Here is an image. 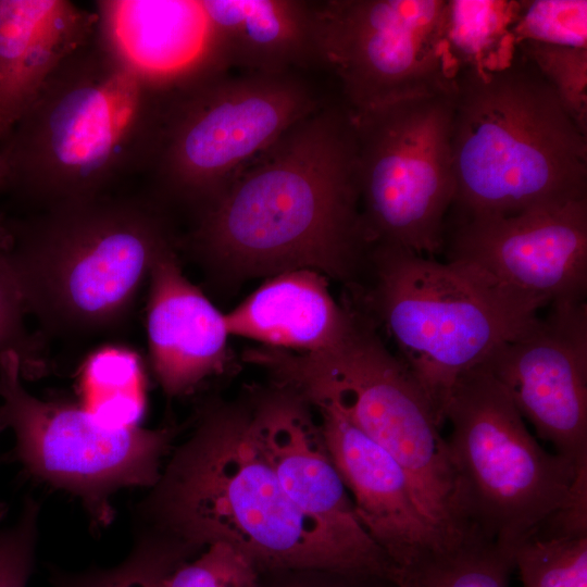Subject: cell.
Wrapping results in <instances>:
<instances>
[{"mask_svg":"<svg viewBox=\"0 0 587 587\" xmlns=\"http://www.w3.org/2000/svg\"><path fill=\"white\" fill-rule=\"evenodd\" d=\"M186 242L209 271L229 279L299 268L357 277L371 243L354 124L344 103L326 102L254 159L196 213Z\"/></svg>","mask_w":587,"mask_h":587,"instance_id":"1","label":"cell"},{"mask_svg":"<svg viewBox=\"0 0 587 587\" xmlns=\"http://www.w3.org/2000/svg\"><path fill=\"white\" fill-rule=\"evenodd\" d=\"M175 91L97 27L4 139L7 186L45 210L103 196L118 178L149 170Z\"/></svg>","mask_w":587,"mask_h":587,"instance_id":"2","label":"cell"},{"mask_svg":"<svg viewBox=\"0 0 587 587\" xmlns=\"http://www.w3.org/2000/svg\"><path fill=\"white\" fill-rule=\"evenodd\" d=\"M139 510L147 527L192 549L226 542L258 571L375 578L288 498L255 444L249 408H208Z\"/></svg>","mask_w":587,"mask_h":587,"instance_id":"3","label":"cell"},{"mask_svg":"<svg viewBox=\"0 0 587 587\" xmlns=\"http://www.w3.org/2000/svg\"><path fill=\"white\" fill-rule=\"evenodd\" d=\"M451 151L457 216L587 198V135L517 50L501 68L455 74Z\"/></svg>","mask_w":587,"mask_h":587,"instance_id":"4","label":"cell"},{"mask_svg":"<svg viewBox=\"0 0 587 587\" xmlns=\"http://www.w3.org/2000/svg\"><path fill=\"white\" fill-rule=\"evenodd\" d=\"M5 226L26 313L63 334L124 321L155 260L176 247L161 209L136 198L103 195Z\"/></svg>","mask_w":587,"mask_h":587,"instance_id":"5","label":"cell"},{"mask_svg":"<svg viewBox=\"0 0 587 587\" xmlns=\"http://www.w3.org/2000/svg\"><path fill=\"white\" fill-rule=\"evenodd\" d=\"M247 360L310 405L338 411L387 451L410 476L426 516L446 539L453 541L467 530L441 425L371 317L354 312L346 336L324 351L297 353L262 347L249 350Z\"/></svg>","mask_w":587,"mask_h":587,"instance_id":"6","label":"cell"},{"mask_svg":"<svg viewBox=\"0 0 587 587\" xmlns=\"http://www.w3.org/2000/svg\"><path fill=\"white\" fill-rule=\"evenodd\" d=\"M366 303L442 426L455 383L538 319L542 308L513 297L453 262L372 245Z\"/></svg>","mask_w":587,"mask_h":587,"instance_id":"7","label":"cell"},{"mask_svg":"<svg viewBox=\"0 0 587 587\" xmlns=\"http://www.w3.org/2000/svg\"><path fill=\"white\" fill-rule=\"evenodd\" d=\"M444 421L451 426L446 442L465 526L513 554L559 508L587 463L544 449L484 364L455 383Z\"/></svg>","mask_w":587,"mask_h":587,"instance_id":"8","label":"cell"},{"mask_svg":"<svg viewBox=\"0 0 587 587\" xmlns=\"http://www.w3.org/2000/svg\"><path fill=\"white\" fill-rule=\"evenodd\" d=\"M326 102L299 73H221L176 90L149 167L159 193L199 212Z\"/></svg>","mask_w":587,"mask_h":587,"instance_id":"9","label":"cell"},{"mask_svg":"<svg viewBox=\"0 0 587 587\" xmlns=\"http://www.w3.org/2000/svg\"><path fill=\"white\" fill-rule=\"evenodd\" d=\"M454 90L352 115L360 208L372 245L433 258L454 200Z\"/></svg>","mask_w":587,"mask_h":587,"instance_id":"10","label":"cell"},{"mask_svg":"<svg viewBox=\"0 0 587 587\" xmlns=\"http://www.w3.org/2000/svg\"><path fill=\"white\" fill-rule=\"evenodd\" d=\"M15 352L0 361V404L16 437L14 459L40 480L78 497L92 523L114 515L110 497L120 488L154 486L174 429L112 424L78 407L45 401L22 384Z\"/></svg>","mask_w":587,"mask_h":587,"instance_id":"11","label":"cell"},{"mask_svg":"<svg viewBox=\"0 0 587 587\" xmlns=\"http://www.w3.org/2000/svg\"><path fill=\"white\" fill-rule=\"evenodd\" d=\"M447 0L315 2L319 65L352 115L454 90L444 42Z\"/></svg>","mask_w":587,"mask_h":587,"instance_id":"12","label":"cell"},{"mask_svg":"<svg viewBox=\"0 0 587 587\" xmlns=\"http://www.w3.org/2000/svg\"><path fill=\"white\" fill-rule=\"evenodd\" d=\"M447 260L538 304L586 301L587 198L507 215L457 216Z\"/></svg>","mask_w":587,"mask_h":587,"instance_id":"13","label":"cell"},{"mask_svg":"<svg viewBox=\"0 0 587 587\" xmlns=\"http://www.w3.org/2000/svg\"><path fill=\"white\" fill-rule=\"evenodd\" d=\"M483 364L539 437L575 463H587L586 301L550 304Z\"/></svg>","mask_w":587,"mask_h":587,"instance_id":"14","label":"cell"},{"mask_svg":"<svg viewBox=\"0 0 587 587\" xmlns=\"http://www.w3.org/2000/svg\"><path fill=\"white\" fill-rule=\"evenodd\" d=\"M310 408L298 394L278 385L259 395L249 407L255 444L294 504L374 577L397 585L401 572L359 522Z\"/></svg>","mask_w":587,"mask_h":587,"instance_id":"15","label":"cell"},{"mask_svg":"<svg viewBox=\"0 0 587 587\" xmlns=\"http://www.w3.org/2000/svg\"><path fill=\"white\" fill-rule=\"evenodd\" d=\"M314 408L359 522L400 572L453 542L426 516L413 482L387 451L338 411Z\"/></svg>","mask_w":587,"mask_h":587,"instance_id":"16","label":"cell"},{"mask_svg":"<svg viewBox=\"0 0 587 587\" xmlns=\"http://www.w3.org/2000/svg\"><path fill=\"white\" fill-rule=\"evenodd\" d=\"M175 248L149 274L147 334L158 382L167 395L182 396L224 371L230 335L225 314L183 274Z\"/></svg>","mask_w":587,"mask_h":587,"instance_id":"17","label":"cell"},{"mask_svg":"<svg viewBox=\"0 0 587 587\" xmlns=\"http://www.w3.org/2000/svg\"><path fill=\"white\" fill-rule=\"evenodd\" d=\"M97 27V13L72 1L0 0V140Z\"/></svg>","mask_w":587,"mask_h":587,"instance_id":"18","label":"cell"},{"mask_svg":"<svg viewBox=\"0 0 587 587\" xmlns=\"http://www.w3.org/2000/svg\"><path fill=\"white\" fill-rule=\"evenodd\" d=\"M354 311L333 297L327 277L299 268L270 276L225 314L230 336L297 353L324 351L350 329Z\"/></svg>","mask_w":587,"mask_h":587,"instance_id":"19","label":"cell"},{"mask_svg":"<svg viewBox=\"0 0 587 587\" xmlns=\"http://www.w3.org/2000/svg\"><path fill=\"white\" fill-rule=\"evenodd\" d=\"M201 5L223 70L273 75L319 65L315 2L203 0Z\"/></svg>","mask_w":587,"mask_h":587,"instance_id":"20","label":"cell"},{"mask_svg":"<svg viewBox=\"0 0 587 587\" xmlns=\"http://www.w3.org/2000/svg\"><path fill=\"white\" fill-rule=\"evenodd\" d=\"M519 1L447 0L444 42L447 58L460 70L494 71L516 54L510 27Z\"/></svg>","mask_w":587,"mask_h":587,"instance_id":"21","label":"cell"},{"mask_svg":"<svg viewBox=\"0 0 587 587\" xmlns=\"http://www.w3.org/2000/svg\"><path fill=\"white\" fill-rule=\"evenodd\" d=\"M512 552L471 528L401 571L397 587H509Z\"/></svg>","mask_w":587,"mask_h":587,"instance_id":"22","label":"cell"},{"mask_svg":"<svg viewBox=\"0 0 587 587\" xmlns=\"http://www.w3.org/2000/svg\"><path fill=\"white\" fill-rule=\"evenodd\" d=\"M192 550L157 529L143 527L130 553L116 566L83 573L55 572L54 587H162L166 575Z\"/></svg>","mask_w":587,"mask_h":587,"instance_id":"23","label":"cell"},{"mask_svg":"<svg viewBox=\"0 0 587 587\" xmlns=\"http://www.w3.org/2000/svg\"><path fill=\"white\" fill-rule=\"evenodd\" d=\"M512 557L522 587H587V536H529Z\"/></svg>","mask_w":587,"mask_h":587,"instance_id":"24","label":"cell"},{"mask_svg":"<svg viewBox=\"0 0 587 587\" xmlns=\"http://www.w3.org/2000/svg\"><path fill=\"white\" fill-rule=\"evenodd\" d=\"M516 50L535 65L587 135V48L521 41Z\"/></svg>","mask_w":587,"mask_h":587,"instance_id":"25","label":"cell"},{"mask_svg":"<svg viewBox=\"0 0 587 587\" xmlns=\"http://www.w3.org/2000/svg\"><path fill=\"white\" fill-rule=\"evenodd\" d=\"M510 33L515 43L535 41L587 48V1H519Z\"/></svg>","mask_w":587,"mask_h":587,"instance_id":"26","label":"cell"},{"mask_svg":"<svg viewBox=\"0 0 587 587\" xmlns=\"http://www.w3.org/2000/svg\"><path fill=\"white\" fill-rule=\"evenodd\" d=\"M205 547L193 561L175 566L162 587H259V571L246 554L222 541Z\"/></svg>","mask_w":587,"mask_h":587,"instance_id":"27","label":"cell"},{"mask_svg":"<svg viewBox=\"0 0 587 587\" xmlns=\"http://www.w3.org/2000/svg\"><path fill=\"white\" fill-rule=\"evenodd\" d=\"M9 234L0 222V361L8 352H15L21 361L23 377L39 371L38 342L25 326L26 310L8 258Z\"/></svg>","mask_w":587,"mask_h":587,"instance_id":"28","label":"cell"},{"mask_svg":"<svg viewBox=\"0 0 587 587\" xmlns=\"http://www.w3.org/2000/svg\"><path fill=\"white\" fill-rule=\"evenodd\" d=\"M39 504L26 497L17 521L0 530V587H26L38 533Z\"/></svg>","mask_w":587,"mask_h":587,"instance_id":"29","label":"cell"},{"mask_svg":"<svg viewBox=\"0 0 587 587\" xmlns=\"http://www.w3.org/2000/svg\"><path fill=\"white\" fill-rule=\"evenodd\" d=\"M140 374L136 355L127 350L105 349L93 354L86 366L90 385L104 392L126 395Z\"/></svg>","mask_w":587,"mask_h":587,"instance_id":"30","label":"cell"},{"mask_svg":"<svg viewBox=\"0 0 587 587\" xmlns=\"http://www.w3.org/2000/svg\"><path fill=\"white\" fill-rule=\"evenodd\" d=\"M530 536H587V466L582 467L559 508Z\"/></svg>","mask_w":587,"mask_h":587,"instance_id":"31","label":"cell"},{"mask_svg":"<svg viewBox=\"0 0 587 587\" xmlns=\"http://www.w3.org/2000/svg\"><path fill=\"white\" fill-rule=\"evenodd\" d=\"M373 579L377 578L337 574L336 578L329 582H292L276 587H372L369 583Z\"/></svg>","mask_w":587,"mask_h":587,"instance_id":"32","label":"cell"},{"mask_svg":"<svg viewBox=\"0 0 587 587\" xmlns=\"http://www.w3.org/2000/svg\"><path fill=\"white\" fill-rule=\"evenodd\" d=\"M8 164L4 153L0 150V189L7 186Z\"/></svg>","mask_w":587,"mask_h":587,"instance_id":"33","label":"cell"},{"mask_svg":"<svg viewBox=\"0 0 587 587\" xmlns=\"http://www.w3.org/2000/svg\"><path fill=\"white\" fill-rule=\"evenodd\" d=\"M7 428H8L7 420H5L3 410L0 405V433ZM4 513H5V507L3 503H0V520L2 519Z\"/></svg>","mask_w":587,"mask_h":587,"instance_id":"34","label":"cell"}]
</instances>
